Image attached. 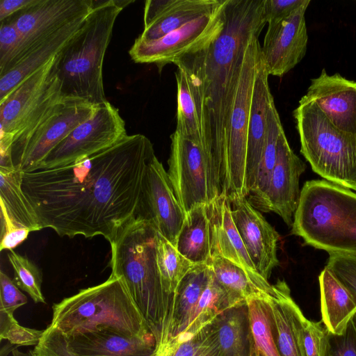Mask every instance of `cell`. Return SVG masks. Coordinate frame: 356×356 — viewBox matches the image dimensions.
<instances>
[{
  "label": "cell",
  "instance_id": "1",
  "mask_svg": "<svg viewBox=\"0 0 356 356\" xmlns=\"http://www.w3.org/2000/svg\"><path fill=\"white\" fill-rule=\"evenodd\" d=\"M155 155L140 134L69 164L22 172V188L42 228L108 242L138 216L145 173Z\"/></svg>",
  "mask_w": 356,
  "mask_h": 356
},
{
  "label": "cell",
  "instance_id": "2",
  "mask_svg": "<svg viewBox=\"0 0 356 356\" xmlns=\"http://www.w3.org/2000/svg\"><path fill=\"white\" fill-rule=\"evenodd\" d=\"M264 0H226L224 26L174 61L187 76L204 151L218 181H225L228 125L246 47L267 23Z\"/></svg>",
  "mask_w": 356,
  "mask_h": 356
},
{
  "label": "cell",
  "instance_id": "3",
  "mask_svg": "<svg viewBox=\"0 0 356 356\" xmlns=\"http://www.w3.org/2000/svg\"><path fill=\"white\" fill-rule=\"evenodd\" d=\"M157 229L136 216L109 241L111 274L122 277L156 340V349L165 341L174 297L163 286L156 263Z\"/></svg>",
  "mask_w": 356,
  "mask_h": 356
},
{
  "label": "cell",
  "instance_id": "4",
  "mask_svg": "<svg viewBox=\"0 0 356 356\" xmlns=\"http://www.w3.org/2000/svg\"><path fill=\"white\" fill-rule=\"evenodd\" d=\"M52 310L49 325L67 337L110 332L155 339L123 279L113 274L104 282L54 304Z\"/></svg>",
  "mask_w": 356,
  "mask_h": 356
},
{
  "label": "cell",
  "instance_id": "5",
  "mask_svg": "<svg viewBox=\"0 0 356 356\" xmlns=\"http://www.w3.org/2000/svg\"><path fill=\"white\" fill-rule=\"evenodd\" d=\"M134 1H95L82 26L57 55L62 94L94 105L106 101L103 63L118 16Z\"/></svg>",
  "mask_w": 356,
  "mask_h": 356
},
{
  "label": "cell",
  "instance_id": "6",
  "mask_svg": "<svg viewBox=\"0 0 356 356\" xmlns=\"http://www.w3.org/2000/svg\"><path fill=\"white\" fill-rule=\"evenodd\" d=\"M291 233L330 253H356V193L327 180L306 181Z\"/></svg>",
  "mask_w": 356,
  "mask_h": 356
},
{
  "label": "cell",
  "instance_id": "7",
  "mask_svg": "<svg viewBox=\"0 0 356 356\" xmlns=\"http://www.w3.org/2000/svg\"><path fill=\"white\" fill-rule=\"evenodd\" d=\"M57 55L0 102L1 164L13 163L40 124L65 98L58 74Z\"/></svg>",
  "mask_w": 356,
  "mask_h": 356
},
{
  "label": "cell",
  "instance_id": "8",
  "mask_svg": "<svg viewBox=\"0 0 356 356\" xmlns=\"http://www.w3.org/2000/svg\"><path fill=\"white\" fill-rule=\"evenodd\" d=\"M300 152L325 180L356 191V135L335 127L305 95L293 111Z\"/></svg>",
  "mask_w": 356,
  "mask_h": 356
},
{
  "label": "cell",
  "instance_id": "9",
  "mask_svg": "<svg viewBox=\"0 0 356 356\" xmlns=\"http://www.w3.org/2000/svg\"><path fill=\"white\" fill-rule=\"evenodd\" d=\"M259 36L254 35L246 47L228 125L225 196L229 200L248 196L247 138L257 68L261 55Z\"/></svg>",
  "mask_w": 356,
  "mask_h": 356
},
{
  "label": "cell",
  "instance_id": "10",
  "mask_svg": "<svg viewBox=\"0 0 356 356\" xmlns=\"http://www.w3.org/2000/svg\"><path fill=\"white\" fill-rule=\"evenodd\" d=\"M167 171L175 194L185 213L220 196L216 178L202 145L177 131L170 136Z\"/></svg>",
  "mask_w": 356,
  "mask_h": 356
},
{
  "label": "cell",
  "instance_id": "11",
  "mask_svg": "<svg viewBox=\"0 0 356 356\" xmlns=\"http://www.w3.org/2000/svg\"><path fill=\"white\" fill-rule=\"evenodd\" d=\"M127 135L118 108L107 100L56 146L36 169L69 164L107 149Z\"/></svg>",
  "mask_w": 356,
  "mask_h": 356
},
{
  "label": "cell",
  "instance_id": "12",
  "mask_svg": "<svg viewBox=\"0 0 356 356\" xmlns=\"http://www.w3.org/2000/svg\"><path fill=\"white\" fill-rule=\"evenodd\" d=\"M226 0L211 13L199 17L163 37L150 41L138 38L129 51L137 63L154 64L161 72L163 67L218 33L224 26Z\"/></svg>",
  "mask_w": 356,
  "mask_h": 356
},
{
  "label": "cell",
  "instance_id": "13",
  "mask_svg": "<svg viewBox=\"0 0 356 356\" xmlns=\"http://www.w3.org/2000/svg\"><path fill=\"white\" fill-rule=\"evenodd\" d=\"M96 107L81 99L64 98L30 137L13 161L14 168L22 172L35 170L56 146L93 114Z\"/></svg>",
  "mask_w": 356,
  "mask_h": 356
},
{
  "label": "cell",
  "instance_id": "14",
  "mask_svg": "<svg viewBox=\"0 0 356 356\" xmlns=\"http://www.w3.org/2000/svg\"><path fill=\"white\" fill-rule=\"evenodd\" d=\"M94 6V0H38L33 6L8 18L17 26L22 40L5 73L32 46L65 25L87 17Z\"/></svg>",
  "mask_w": 356,
  "mask_h": 356
},
{
  "label": "cell",
  "instance_id": "15",
  "mask_svg": "<svg viewBox=\"0 0 356 356\" xmlns=\"http://www.w3.org/2000/svg\"><path fill=\"white\" fill-rule=\"evenodd\" d=\"M185 216L167 171L154 155L145 173L137 216L149 220L162 236L176 246Z\"/></svg>",
  "mask_w": 356,
  "mask_h": 356
},
{
  "label": "cell",
  "instance_id": "16",
  "mask_svg": "<svg viewBox=\"0 0 356 356\" xmlns=\"http://www.w3.org/2000/svg\"><path fill=\"white\" fill-rule=\"evenodd\" d=\"M309 3L305 0L288 16L268 22L261 51L268 75L282 77L305 56L308 35L305 15Z\"/></svg>",
  "mask_w": 356,
  "mask_h": 356
},
{
  "label": "cell",
  "instance_id": "17",
  "mask_svg": "<svg viewBox=\"0 0 356 356\" xmlns=\"http://www.w3.org/2000/svg\"><path fill=\"white\" fill-rule=\"evenodd\" d=\"M234 225L256 270L268 280L280 264L277 256L280 235L245 197L228 200Z\"/></svg>",
  "mask_w": 356,
  "mask_h": 356
},
{
  "label": "cell",
  "instance_id": "18",
  "mask_svg": "<svg viewBox=\"0 0 356 356\" xmlns=\"http://www.w3.org/2000/svg\"><path fill=\"white\" fill-rule=\"evenodd\" d=\"M305 169V162L293 152L283 130L277 140L270 185L259 210L273 211L292 226L300 195L299 179Z\"/></svg>",
  "mask_w": 356,
  "mask_h": 356
},
{
  "label": "cell",
  "instance_id": "19",
  "mask_svg": "<svg viewBox=\"0 0 356 356\" xmlns=\"http://www.w3.org/2000/svg\"><path fill=\"white\" fill-rule=\"evenodd\" d=\"M210 227L211 256L225 258L244 269L264 290L273 284L261 276L252 263L234 225L227 197H217L207 204Z\"/></svg>",
  "mask_w": 356,
  "mask_h": 356
},
{
  "label": "cell",
  "instance_id": "20",
  "mask_svg": "<svg viewBox=\"0 0 356 356\" xmlns=\"http://www.w3.org/2000/svg\"><path fill=\"white\" fill-rule=\"evenodd\" d=\"M306 98L314 102L338 129L356 135V81L323 69L311 80Z\"/></svg>",
  "mask_w": 356,
  "mask_h": 356
},
{
  "label": "cell",
  "instance_id": "21",
  "mask_svg": "<svg viewBox=\"0 0 356 356\" xmlns=\"http://www.w3.org/2000/svg\"><path fill=\"white\" fill-rule=\"evenodd\" d=\"M268 303L273 339L280 356H306L303 330L307 318L291 296L284 280L273 284Z\"/></svg>",
  "mask_w": 356,
  "mask_h": 356
},
{
  "label": "cell",
  "instance_id": "22",
  "mask_svg": "<svg viewBox=\"0 0 356 356\" xmlns=\"http://www.w3.org/2000/svg\"><path fill=\"white\" fill-rule=\"evenodd\" d=\"M262 54L257 68L247 138L246 189L248 195L254 190L267 134L268 118L274 103L268 84ZM248 197V196H247Z\"/></svg>",
  "mask_w": 356,
  "mask_h": 356
},
{
  "label": "cell",
  "instance_id": "23",
  "mask_svg": "<svg viewBox=\"0 0 356 356\" xmlns=\"http://www.w3.org/2000/svg\"><path fill=\"white\" fill-rule=\"evenodd\" d=\"M86 17L65 25L29 49L0 76V102L31 74L58 54L83 25Z\"/></svg>",
  "mask_w": 356,
  "mask_h": 356
},
{
  "label": "cell",
  "instance_id": "24",
  "mask_svg": "<svg viewBox=\"0 0 356 356\" xmlns=\"http://www.w3.org/2000/svg\"><path fill=\"white\" fill-rule=\"evenodd\" d=\"M65 337L70 348L79 356H154L156 350L154 339L127 337L110 332Z\"/></svg>",
  "mask_w": 356,
  "mask_h": 356
},
{
  "label": "cell",
  "instance_id": "25",
  "mask_svg": "<svg viewBox=\"0 0 356 356\" xmlns=\"http://www.w3.org/2000/svg\"><path fill=\"white\" fill-rule=\"evenodd\" d=\"M211 273L209 264L194 265L181 280L174 293L170 323L163 344L177 337L189 326Z\"/></svg>",
  "mask_w": 356,
  "mask_h": 356
},
{
  "label": "cell",
  "instance_id": "26",
  "mask_svg": "<svg viewBox=\"0 0 356 356\" xmlns=\"http://www.w3.org/2000/svg\"><path fill=\"white\" fill-rule=\"evenodd\" d=\"M318 280L322 323L330 333L340 334L356 313V296L327 267Z\"/></svg>",
  "mask_w": 356,
  "mask_h": 356
},
{
  "label": "cell",
  "instance_id": "27",
  "mask_svg": "<svg viewBox=\"0 0 356 356\" xmlns=\"http://www.w3.org/2000/svg\"><path fill=\"white\" fill-rule=\"evenodd\" d=\"M213 322L220 356H250L252 334L247 302L225 310Z\"/></svg>",
  "mask_w": 356,
  "mask_h": 356
},
{
  "label": "cell",
  "instance_id": "28",
  "mask_svg": "<svg viewBox=\"0 0 356 356\" xmlns=\"http://www.w3.org/2000/svg\"><path fill=\"white\" fill-rule=\"evenodd\" d=\"M175 247L194 265L210 263V227L207 204L197 205L186 213Z\"/></svg>",
  "mask_w": 356,
  "mask_h": 356
},
{
  "label": "cell",
  "instance_id": "29",
  "mask_svg": "<svg viewBox=\"0 0 356 356\" xmlns=\"http://www.w3.org/2000/svg\"><path fill=\"white\" fill-rule=\"evenodd\" d=\"M222 0H175L172 6L153 23L143 29L138 37L143 41L159 39L185 24L206 15Z\"/></svg>",
  "mask_w": 356,
  "mask_h": 356
},
{
  "label": "cell",
  "instance_id": "30",
  "mask_svg": "<svg viewBox=\"0 0 356 356\" xmlns=\"http://www.w3.org/2000/svg\"><path fill=\"white\" fill-rule=\"evenodd\" d=\"M22 172L0 168V203L17 225L31 232L42 228L37 214L22 188Z\"/></svg>",
  "mask_w": 356,
  "mask_h": 356
},
{
  "label": "cell",
  "instance_id": "31",
  "mask_svg": "<svg viewBox=\"0 0 356 356\" xmlns=\"http://www.w3.org/2000/svg\"><path fill=\"white\" fill-rule=\"evenodd\" d=\"M209 265L217 281L238 303L271 293L264 290L244 269L225 258H211Z\"/></svg>",
  "mask_w": 356,
  "mask_h": 356
},
{
  "label": "cell",
  "instance_id": "32",
  "mask_svg": "<svg viewBox=\"0 0 356 356\" xmlns=\"http://www.w3.org/2000/svg\"><path fill=\"white\" fill-rule=\"evenodd\" d=\"M154 356H220L213 320L196 333L184 332L155 350Z\"/></svg>",
  "mask_w": 356,
  "mask_h": 356
},
{
  "label": "cell",
  "instance_id": "33",
  "mask_svg": "<svg viewBox=\"0 0 356 356\" xmlns=\"http://www.w3.org/2000/svg\"><path fill=\"white\" fill-rule=\"evenodd\" d=\"M283 130L274 102L268 113L267 134L259 163L256 186L247 197L250 203L257 210H259L270 185L276 161L277 140Z\"/></svg>",
  "mask_w": 356,
  "mask_h": 356
},
{
  "label": "cell",
  "instance_id": "34",
  "mask_svg": "<svg viewBox=\"0 0 356 356\" xmlns=\"http://www.w3.org/2000/svg\"><path fill=\"white\" fill-rule=\"evenodd\" d=\"M239 304L241 303L234 299L217 281L211 271L210 279L200 298L191 323L185 331L197 332L218 314Z\"/></svg>",
  "mask_w": 356,
  "mask_h": 356
},
{
  "label": "cell",
  "instance_id": "35",
  "mask_svg": "<svg viewBox=\"0 0 356 356\" xmlns=\"http://www.w3.org/2000/svg\"><path fill=\"white\" fill-rule=\"evenodd\" d=\"M156 251L157 266L163 288L168 294L174 297L178 284L194 264L159 232Z\"/></svg>",
  "mask_w": 356,
  "mask_h": 356
},
{
  "label": "cell",
  "instance_id": "36",
  "mask_svg": "<svg viewBox=\"0 0 356 356\" xmlns=\"http://www.w3.org/2000/svg\"><path fill=\"white\" fill-rule=\"evenodd\" d=\"M177 131L181 136L203 145L196 105L184 70L177 67Z\"/></svg>",
  "mask_w": 356,
  "mask_h": 356
},
{
  "label": "cell",
  "instance_id": "37",
  "mask_svg": "<svg viewBox=\"0 0 356 356\" xmlns=\"http://www.w3.org/2000/svg\"><path fill=\"white\" fill-rule=\"evenodd\" d=\"M265 297L252 298L247 301L252 334L256 346L264 356H280L272 334Z\"/></svg>",
  "mask_w": 356,
  "mask_h": 356
},
{
  "label": "cell",
  "instance_id": "38",
  "mask_svg": "<svg viewBox=\"0 0 356 356\" xmlns=\"http://www.w3.org/2000/svg\"><path fill=\"white\" fill-rule=\"evenodd\" d=\"M14 270V282L19 289L28 293L35 303H45L42 293V273L39 268L25 256L13 250L7 254Z\"/></svg>",
  "mask_w": 356,
  "mask_h": 356
},
{
  "label": "cell",
  "instance_id": "39",
  "mask_svg": "<svg viewBox=\"0 0 356 356\" xmlns=\"http://www.w3.org/2000/svg\"><path fill=\"white\" fill-rule=\"evenodd\" d=\"M44 330L29 328L21 325L14 315L0 311V339L18 346H35L39 343Z\"/></svg>",
  "mask_w": 356,
  "mask_h": 356
},
{
  "label": "cell",
  "instance_id": "40",
  "mask_svg": "<svg viewBox=\"0 0 356 356\" xmlns=\"http://www.w3.org/2000/svg\"><path fill=\"white\" fill-rule=\"evenodd\" d=\"M22 37L15 24L9 19L1 22L0 75L4 74L22 44Z\"/></svg>",
  "mask_w": 356,
  "mask_h": 356
},
{
  "label": "cell",
  "instance_id": "41",
  "mask_svg": "<svg viewBox=\"0 0 356 356\" xmlns=\"http://www.w3.org/2000/svg\"><path fill=\"white\" fill-rule=\"evenodd\" d=\"M325 267L356 296V253H330Z\"/></svg>",
  "mask_w": 356,
  "mask_h": 356
},
{
  "label": "cell",
  "instance_id": "42",
  "mask_svg": "<svg viewBox=\"0 0 356 356\" xmlns=\"http://www.w3.org/2000/svg\"><path fill=\"white\" fill-rule=\"evenodd\" d=\"M35 356H79L69 346L66 337L49 325L33 350Z\"/></svg>",
  "mask_w": 356,
  "mask_h": 356
},
{
  "label": "cell",
  "instance_id": "43",
  "mask_svg": "<svg viewBox=\"0 0 356 356\" xmlns=\"http://www.w3.org/2000/svg\"><path fill=\"white\" fill-rule=\"evenodd\" d=\"M328 333L322 322L306 320L303 330V344L306 356H325Z\"/></svg>",
  "mask_w": 356,
  "mask_h": 356
},
{
  "label": "cell",
  "instance_id": "44",
  "mask_svg": "<svg viewBox=\"0 0 356 356\" xmlns=\"http://www.w3.org/2000/svg\"><path fill=\"white\" fill-rule=\"evenodd\" d=\"M1 207V243L0 250H12L23 243L29 236L31 231L17 225L8 215L5 207L0 203Z\"/></svg>",
  "mask_w": 356,
  "mask_h": 356
},
{
  "label": "cell",
  "instance_id": "45",
  "mask_svg": "<svg viewBox=\"0 0 356 356\" xmlns=\"http://www.w3.org/2000/svg\"><path fill=\"white\" fill-rule=\"evenodd\" d=\"M28 302L14 280L3 271L0 272V311L13 315L15 311Z\"/></svg>",
  "mask_w": 356,
  "mask_h": 356
},
{
  "label": "cell",
  "instance_id": "46",
  "mask_svg": "<svg viewBox=\"0 0 356 356\" xmlns=\"http://www.w3.org/2000/svg\"><path fill=\"white\" fill-rule=\"evenodd\" d=\"M325 356H356V328L352 320L341 334L328 333Z\"/></svg>",
  "mask_w": 356,
  "mask_h": 356
},
{
  "label": "cell",
  "instance_id": "47",
  "mask_svg": "<svg viewBox=\"0 0 356 356\" xmlns=\"http://www.w3.org/2000/svg\"><path fill=\"white\" fill-rule=\"evenodd\" d=\"M304 1L305 0H264V15L266 22L288 16Z\"/></svg>",
  "mask_w": 356,
  "mask_h": 356
},
{
  "label": "cell",
  "instance_id": "48",
  "mask_svg": "<svg viewBox=\"0 0 356 356\" xmlns=\"http://www.w3.org/2000/svg\"><path fill=\"white\" fill-rule=\"evenodd\" d=\"M175 0H147L145 3L143 22L144 28L148 26L174 3Z\"/></svg>",
  "mask_w": 356,
  "mask_h": 356
},
{
  "label": "cell",
  "instance_id": "49",
  "mask_svg": "<svg viewBox=\"0 0 356 356\" xmlns=\"http://www.w3.org/2000/svg\"><path fill=\"white\" fill-rule=\"evenodd\" d=\"M38 0H1L0 21L3 22L15 14L33 6Z\"/></svg>",
  "mask_w": 356,
  "mask_h": 356
},
{
  "label": "cell",
  "instance_id": "50",
  "mask_svg": "<svg viewBox=\"0 0 356 356\" xmlns=\"http://www.w3.org/2000/svg\"><path fill=\"white\" fill-rule=\"evenodd\" d=\"M250 356H264L256 346L253 337L251 341Z\"/></svg>",
  "mask_w": 356,
  "mask_h": 356
},
{
  "label": "cell",
  "instance_id": "51",
  "mask_svg": "<svg viewBox=\"0 0 356 356\" xmlns=\"http://www.w3.org/2000/svg\"><path fill=\"white\" fill-rule=\"evenodd\" d=\"M11 353L12 356H35L33 350L23 352L15 348Z\"/></svg>",
  "mask_w": 356,
  "mask_h": 356
},
{
  "label": "cell",
  "instance_id": "52",
  "mask_svg": "<svg viewBox=\"0 0 356 356\" xmlns=\"http://www.w3.org/2000/svg\"><path fill=\"white\" fill-rule=\"evenodd\" d=\"M352 322H353L355 327L356 328V313L355 314V315L353 316V317L352 318Z\"/></svg>",
  "mask_w": 356,
  "mask_h": 356
}]
</instances>
